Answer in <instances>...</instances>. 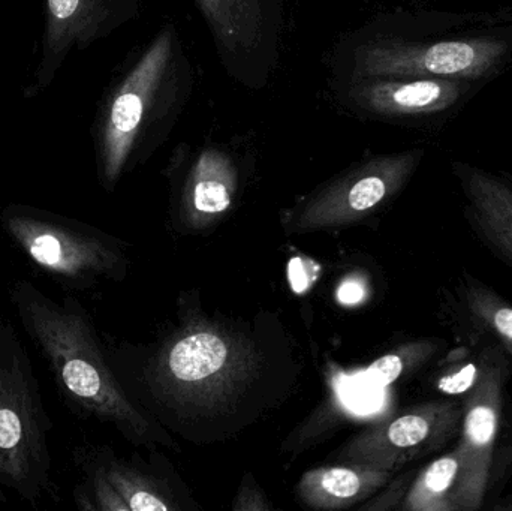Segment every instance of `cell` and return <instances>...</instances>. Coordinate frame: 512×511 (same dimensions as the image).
Wrapping results in <instances>:
<instances>
[{
  "mask_svg": "<svg viewBox=\"0 0 512 511\" xmlns=\"http://www.w3.org/2000/svg\"><path fill=\"white\" fill-rule=\"evenodd\" d=\"M51 431L27 348L14 324L0 315V491L30 507L60 500L51 477Z\"/></svg>",
  "mask_w": 512,
  "mask_h": 511,
  "instance_id": "cell-4",
  "label": "cell"
},
{
  "mask_svg": "<svg viewBox=\"0 0 512 511\" xmlns=\"http://www.w3.org/2000/svg\"><path fill=\"white\" fill-rule=\"evenodd\" d=\"M225 74L243 89H267L282 62L286 0H194Z\"/></svg>",
  "mask_w": 512,
  "mask_h": 511,
  "instance_id": "cell-7",
  "label": "cell"
},
{
  "mask_svg": "<svg viewBox=\"0 0 512 511\" xmlns=\"http://www.w3.org/2000/svg\"><path fill=\"white\" fill-rule=\"evenodd\" d=\"M340 302L345 305H357L361 300L366 297V288L361 282L358 281H346L343 282L342 287L339 288L337 293Z\"/></svg>",
  "mask_w": 512,
  "mask_h": 511,
  "instance_id": "cell-22",
  "label": "cell"
},
{
  "mask_svg": "<svg viewBox=\"0 0 512 511\" xmlns=\"http://www.w3.org/2000/svg\"><path fill=\"white\" fill-rule=\"evenodd\" d=\"M393 471L361 465H334L307 471L297 485L304 506L318 510H342L369 500L393 480Z\"/></svg>",
  "mask_w": 512,
  "mask_h": 511,
  "instance_id": "cell-16",
  "label": "cell"
},
{
  "mask_svg": "<svg viewBox=\"0 0 512 511\" xmlns=\"http://www.w3.org/2000/svg\"><path fill=\"white\" fill-rule=\"evenodd\" d=\"M143 0H44L39 57L23 98L35 99L50 89L69 56L110 38L138 20Z\"/></svg>",
  "mask_w": 512,
  "mask_h": 511,
  "instance_id": "cell-10",
  "label": "cell"
},
{
  "mask_svg": "<svg viewBox=\"0 0 512 511\" xmlns=\"http://www.w3.org/2000/svg\"><path fill=\"white\" fill-rule=\"evenodd\" d=\"M508 377L510 362L504 351L498 344L487 345L481 351L477 381L462 401V435L457 444L462 470L454 491L456 511L480 510L486 500Z\"/></svg>",
  "mask_w": 512,
  "mask_h": 511,
  "instance_id": "cell-8",
  "label": "cell"
},
{
  "mask_svg": "<svg viewBox=\"0 0 512 511\" xmlns=\"http://www.w3.org/2000/svg\"><path fill=\"white\" fill-rule=\"evenodd\" d=\"M465 197V213L478 239L512 267V185L504 177L465 162H454Z\"/></svg>",
  "mask_w": 512,
  "mask_h": 511,
  "instance_id": "cell-14",
  "label": "cell"
},
{
  "mask_svg": "<svg viewBox=\"0 0 512 511\" xmlns=\"http://www.w3.org/2000/svg\"><path fill=\"white\" fill-rule=\"evenodd\" d=\"M462 297L472 321L512 357V305L468 273L463 275Z\"/></svg>",
  "mask_w": 512,
  "mask_h": 511,
  "instance_id": "cell-18",
  "label": "cell"
},
{
  "mask_svg": "<svg viewBox=\"0 0 512 511\" xmlns=\"http://www.w3.org/2000/svg\"><path fill=\"white\" fill-rule=\"evenodd\" d=\"M9 302L27 338L50 369L62 401L72 413L110 423L138 444L162 441L137 410L102 350L89 314L74 296L51 299L29 279L9 285Z\"/></svg>",
  "mask_w": 512,
  "mask_h": 511,
  "instance_id": "cell-2",
  "label": "cell"
},
{
  "mask_svg": "<svg viewBox=\"0 0 512 511\" xmlns=\"http://www.w3.org/2000/svg\"><path fill=\"white\" fill-rule=\"evenodd\" d=\"M242 158L227 144H177L168 170L182 176L180 204L192 225L209 224L233 207L242 180Z\"/></svg>",
  "mask_w": 512,
  "mask_h": 511,
  "instance_id": "cell-12",
  "label": "cell"
},
{
  "mask_svg": "<svg viewBox=\"0 0 512 511\" xmlns=\"http://www.w3.org/2000/svg\"><path fill=\"white\" fill-rule=\"evenodd\" d=\"M481 369V353L466 356L454 363L438 378V389L445 395H465L472 389Z\"/></svg>",
  "mask_w": 512,
  "mask_h": 511,
  "instance_id": "cell-20",
  "label": "cell"
},
{
  "mask_svg": "<svg viewBox=\"0 0 512 511\" xmlns=\"http://www.w3.org/2000/svg\"><path fill=\"white\" fill-rule=\"evenodd\" d=\"M462 419V402H424L361 432L336 453V459L340 464L396 473L444 449L459 435Z\"/></svg>",
  "mask_w": 512,
  "mask_h": 511,
  "instance_id": "cell-9",
  "label": "cell"
},
{
  "mask_svg": "<svg viewBox=\"0 0 512 511\" xmlns=\"http://www.w3.org/2000/svg\"><path fill=\"white\" fill-rule=\"evenodd\" d=\"M197 75L176 24L129 53L96 105L90 137L99 183L114 191L173 135L194 96Z\"/></svg>",
  "mask_w": 512,
  "mask_h": 511,
  "instance_id": "cell-1",
  "label": "cell"
},
{
  "mask_svg": "<svg viewBox=\"0 0 512 511\" xmlns=\"http://www.w3.org/2000/svg\"><path fill=\"white\" fill-rule=\"evenodd\" d=\"M239 359L233 344L212 330L191 333L176 342L167 356V374L185 392L219 389Z\"/></svg>",
  "mask_w": 512,
  "mask_h": 511,
  "instance_id": "cell-15",
  "label": "cell"
},
{
  "mask_svg": "<svg viewBox=\"0 0 512 511\" xmlns=\"http://www.w3.org/2000/svg\"><path fill=\"white\" fill-rule=\"evenodd\" d=\"M512 45L501 36L418 39L394 17L373 18L331 51V83L370 77L478 81L501 71Z\"/></svg>",
  "mask_w": 512,
  "mask_h": 511,
  "instance_id": "cell-3",
  "label": "cell"
},
{
  "mask_svg": "<svg viewBox=\"0 0 512 511\" xmlns=\"http://www.w3.org/2000/svg\"><path fill=\"white\" fill-rule=\"evenodd\" d=\"M86 480L74 492L80 510L168 511L176 509L158 485L102 450L75 449Z\"/></svg>",
  "mask_w": 512,
  "mask_h": 511,
  "instance_id": "cell-13",
  "label": "cell"
},
{
  "mask_svg": "<svg viewBox=\"0 0 512 511\" xmlns=\"http://www.w3.org/2000/svg\"><path fill=\"white\" fill-rule=\"evenodd\" d=\"M0 227L15 248L63 290H86L99 278L119 281L126 261L119 246L77 219L29 204L9 203Z\"/></svg>",
  "mask_w": 512,
  "mask_h": 511,
  "instance_id": "cell-5",
  "label": "cell"
},
{
  "mask_svg": "<svg viewBox=\"0 0 512 511\" xmlns=\"http://www.w3.org/2000/svg\"><path fill=\"white\" fill-rule=\"evenodd\" d=\"M436 350H438V344L430 339L402 345L372 363L364 372V380L369 386L379 387V389L390 386L432 359Z\"/></svg>",
  "mask_w": 512,
  "mask_h": 511,
  "instance_id": "cell-19",
  "label": "cell"
},
{
  "mask_svg": "<svg viewBox=\"0 0 512 511\" xmlns=\"http://www.w3.org/2000/svg\"><path fill=\"white\" fill-rule=\"evenodd\" d=\"M462 470L459 447L439 456L418 473L406 489L402 509L408 511H456L454 491Z\"/></svg>",
  "mask_w": 512,
  "mask_h": 511,
  "instance_id": "cell-17",
  "label": "cell"
},
{
  "mask_svg": "<svg viewBox=\"0 0 512 511\" xmlns=\"http://www.w3.org/2000/svg\"><path fill=\"white\" fill-rule=\"evenodd\" d=\"M331 86L337 104L352 116L394 123L447 113L463 101L474 81L370 77L336 81Z\"/></svg>",
  "mask_w": 512,
  "mask_h": 511,
  "instance_id": "cell-11",
  "label": "cell"
},
{
  "mask_svg": "<svg viewBox=\"0 0 512 511\" xmlns=\"http://www.w3.org/2000/svg\"><path fill=\"white\" fill-rule=\"evenodd\" d=\"M270 509L264 501L261 492L258 489L243 488L240 492L239 500H237L234 510H267Z\"/></svg>",
  "mask_w": 512,
  "mask_h": 511,
  "instance_id": "cell-21",
  "label": "cell"
},
{
  "mask_svg": "<svg viewBox=\"0 0 512 511\" xmlns=\"http://www.w3.org/2000/svg\"><path fill=\"white\" fill-rule=\"evenodd\" d=\"M426 150L369 155L301 198L286 219L294 233L346 227L393 201L423 162Z\"/></svg>",
  "mask_w": 512,
  "mask_h": 511,
  "instance_id": "cell-6",
  "label": "cell"
}]
</instances>
